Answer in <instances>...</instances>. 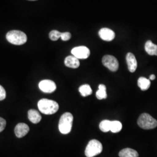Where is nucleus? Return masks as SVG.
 I'll return each mask as SVG.
<instances>
[{"label":"nucleus","mask_w":157,"mask_h":157,"mask_svg":"<svg viewBox=\"0 0 157 157\" xmlns=\"http://www.w3.org/2000/svg\"><path fill=\"white\" fill-rule=\"evenodd\" d=\"M40 111L45 115H52L59 109V105L56 101L46 98L40 100L37 104Z\"/></svg>","instance_id":"f257e3e1"},{"label":"nucleus","mask_w":157,"mask_h":157,"mask_svg":"<svg viewBox=\"0 0 157 157\" xmlns=\"http://www.w3.org/2000/svg\"><path fill=\"white\" fill-rule=\"evenodd\" d=\"M73 117L70 112H65L61 117L58 128L60 132L63 135L69 133L72 130L73 124Z\"/></svg>","instance_id":"f03ea898"},{"label":"nucleus","mask_w":157,"mask_h":157,"mask_svg":"<svg viewBox=\"0 0 157 157\" xmlns=\"http://www.w3.org/2000/svg\"><path fill=\"white\" fill-rule=\"evenodd\" d=\"M8 41L14 45H22L27 41L26 34L19 30H11L6 35Z\"/></svg>","instance_id":"7ed1b4c3"},{"label":"nucleus","mask_w":157,"mask_h":157,"mask_svg":"<svg viewBox=\"0 0 157 157\" xmlns=\"http://www.w3.org/2000/svg\"><path fill=\"white\" fill-rule=\"evenodd\" d=\"M137 124L141 128L149 130L154 129L157 127V121L148 113H143L138 119Z\"/></svg>","instance_id":"20e7f679"},{"label":"nucleus","mask_w":157,"mask_h":157,"mask_svg":"<svg viewBox=\"0 0 157 157\" xmlns=\"http://www.w3.org/2000/svg\"><path fill=\"white\" fill-rule=\"evenodd\" d=\"M102 151V145L97 140H90L85 150V155L87 157H94L101 154Z\"/></svg>","instance_id":"39448f33"},{"label":"nucleus","mask_w":157,"mask_h":157,"mask_svg":"<svg viewBox=\"0 0 157 157\" xmlns=\"http://www.w3.org/2000/svg\"><path fill=\"white\" fill-rule=\"evenodd\" d=\"M102 62L104 67H107L112 72H116L119 68V62L115 56L106 55L103 56Z\"/></svg>","instance_id":"423d86ee"},{"label":"nucleus","mask_w":157,"mask_h":157,"mask_svg":"<svg viewBox=\"0 0 157 157\" xmlns=\"http://www.w3.org/2000/svg\"><path fill=\"white\" fill-rule=\"evenodd\" d=\"M73 56L78 59H86L89 58L90 55V51L86 46H78L73 48L71 51Z\"/></svg>","instance_id":"0eeeda50"},{"label":"nucleus","mask_w":157,"mask_h":157,"mask_svg":"<svg viewBox=\"0 0 157 157\" xmlns=\"http://www.w3.org/2000/svg\"><path fill=\"white\" fill-rule=\"evenodd\" d=\"M39 87L41 91L45 93H52L56 89V84L51 80H43L39 84Z\"/></svg>","instance_id":"6e6552de"},{"label":"nucleus","mask_w":157,"mask_h":157,"mask_svg":"<svg viewBox=\"0 0 157 157\" xmlns=\"http://www.w3.org/2000/svg\"><path fill=\"white\" fill-rule=\"evenodd\" d=\"M98 34L101 39L106 41H111L114 39L115 37V34L113 30L105 28L100 29Z\"/></svg>","instance_id":"1a4fd4ad"},{"label":"nucleus","mask_w":157,"mask_h":157,"mask_svg":"<svg viewBox=\"0 0 157 157\" xmlns=\"http://www.w3.org/2000/svg\"><path fill=\"white\" fill-rule=\"evenodd\" d=\"M29 132V127L28 124L24 123L17 124L15 128V133L18 138H22L25 136Z\"/></svg>","instance_id":"9d476101"},{"label":"nucleus","mask_w":157,"mask_h":157,"mask_svg":"<svg viewBox=\"0 0 157 157\" xmlns=\"http://www.w3.org/2000/svg\"><path fill=\"white\" fill-rule=\"evenodd\" d=\"M126 59L129 71L132 73L135 72L137 67V62L134 54L131 52L128 53Z\"/></svg>","instance_id":"9b49d317"},{"label":"nucleus","mask_w":157,"mask_h":157,"mask_svg":"<svg viewBox=\"0 0 157 157\" xmlns=\"http://www.w3.org/2000/svg\"><path fill=\"white\" fill-rule=\"evenodd\" d=\"M65 65L67 67L76 69L80 66V61L76 57L72 56H68L65 59Z\"/></svg>","instance_id":"f8f14e48"},{"label":"nucleus","mask_w":157,"mask_h":157,"mask_svg":"<svg viewBox=\"0 0 157 157\" xmlns=\"http://www.w3.org/2000/svg\"><path fill=\"white\" fill-rule=\"evenodd\" d=\"M28 118L31 122L37 124L39 123L42 118L39 111L35 109H30L28 111Z\"/></svg>","instance_id":"ddd939ff"},{"label":"nucleus","mask_w":157,"mask_h":157,"mask_svg":"<svg viewBox=\"0 0 157 157\" xmlns=\"http://www.w3.org/2000/svg\"><path fill=\"white\" fill-rule=\"evenodd\" d=\"M119 157H139V153L135 150L126 148L119 152Z\"/></svg>","instance_id":"4468645a"},{"label":"nucleus","mask_w":157,"mask_h":157,"mask_svg":"<svg viewBox=\"0 0 157 157\" xmlns=\"http://www.w3.org/2000/svg\"><path fill=\"white\" fill-rule=\"evenodd\" d=\"M145 50L150 56H157V45L148 40L145 44Z\"/></svg>","instance_id":"2eb2a0df"},{"label":"nucleus","mask_w":157,"mask_h":157,"mask_svg":"<svg viewBox=\"0 0 157 157\" xmlns=\"http://www.w3.org/2000/svg\"><path fill=\"white\" fill-rule=\"evenodd\" d=\"M137 84L141 90L146 91L150 88L151 86V82L149 79H147L144 77H140L138 79Z\"/></svg>","instance_id":"dca6fc26"},{"label":"nucleus","mask_w":157,"mask_h":157,"mask_svg":"<svg viewBox=\"0 0 157 157\" xmlns=\"http://www.w3.org/2000/svg\"><path fill=\"white\" fill-rule=\"evenodd\" d=\"M106 86L104 84H100L98 90L96 92V97L98 100H103L107 98V94Z\"/></svg>","instance_id":"f3484780"},{"label":"nucleus","mask_w":157,"mask_h":157,"mask_svg":"<svg viewBox=\"0 0 157 157\" xmlns=\"http://www.w3.org/2000/svg\"><path fill=\"white\" fill-rule=\"evenodd\" d=\"M78 91L80 93L81 95L83 97H87L91 95L92 94V89L89 84H83L82 85L79 89Z\"/></svg>","instance_id":"a211bd4d"},{"label":"nucleus","mask_w":157,"mask_h":157,"mask_svg":"<svg viewBox=\"0 0 157 157\" xmlns=\"http://www.w3.org/2000/svg\"><path fill=\"white\" fill-rule=\"evenodd\" d=\"M122 124L121 123V122L118 121H111L110 131H111L112 133H118L122 130Z\"/></svg>","instance_id":"6ab92c4d"},{"label":"nucleus","mask_w":157,"mask_h":157,"mask_svg":"<svg viewBox=\"0 0 157 157\" xmlns=\"http://www.w3.org/2000/svg\"><path fill=\"white\" fill-rule=\"evenodd\" d=\"M111 124V121L109 120H104L100 122L99 128L102 132L106 133L110 131Z\"/></svg>","instance_id":"aec40b11"},{"label":"nucleus","mask_w":157,"mask_h":157,"mask_svg":"<svg viewBox=\"0 0 157 157\" xmlns=\"http://www.w3.org/2000/svg\"><path fill=\"white\" fill-rule=\"evenodd\" d=\"M61 33L58 30H52L49 33V37L52 41H56L61 38Z\"/></svg>","instance_id":"412c9836"},{"label":"nucleus","mask_w":157,"mask_h":157,"mask_svg":"<svg viewBox=\"0 0 157 157\" xmlns=\"http://www.w3.org/2000/svg\"><path fill=\"white\" fill-rule=\"evenodd\" d=\"M61 38L63 41H68L69 40L71 39V34L69 32H64V33H61Z\"/></svg>","instance_id":"4be33fe9"},{"label":"nucleus","mask_w":157,"mask_h":157,"mask_svg":"<svg viewBox=\"0 0 157 157\" xmlns=\"http://www.w3.org/2000/svg\"><path fill=\"white\" fill-rule=\"evenodd\" d=\"M6 97V91L4 88L0 85V101L4 100Z\"/></svg>","instance_id":"5701e85b"},{"label":"nucleus","mask_w":157,"mask_h":157,"mask_svg":"<svg viewBox=\"0 0 157 157\" xmlns=\"http://www.w3.org/2000/svg\"><path fill=\"white\" fill-rule=\"evenodd\" d=\"M6 121L2 118L0 117V132H2L6 126Z\"/></svg>","instance_id":"b1692460"},{"label":"nucleus","mask_w":157,"mask_h":157,"mask_svg":"<svg viewBox=\"0 0 157 157\" xmlns=\"http://www.w3.org/2000/svg\"><path fill=\"white\" fill-rule=\"evenodd\" d=\"M155 76L154 75H151L150 76V79L151 80H155Z\"/></svg>","instance_id":"393cba45"},{"label":"nucleus","mask_w":157,"mask_h":157,"mask_svg":"<svg viewBox=\"0 0 157 157\" xmlns=\"http://www.w3.org/2000/svg\"><path fill=\"white\" fill-rule=\"evenodd\" d=\"M29 1H36V0H29Z\"/></svg>","instance_id":"a878e982"}]
</instances>
